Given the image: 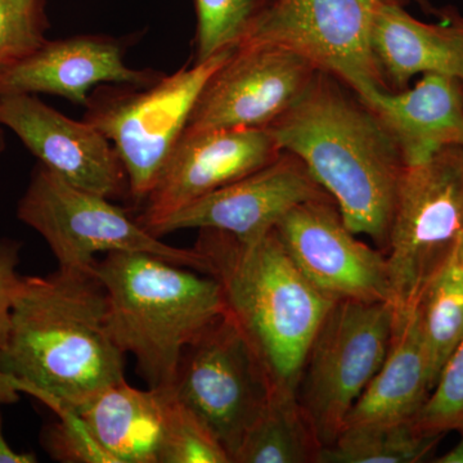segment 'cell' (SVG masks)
I'll return each instance as SVG.
<instances>
[{
  "label": "cell",
  "instance_id": "6da1fadb",
  "mask_svg": "<svg viewBox=\"0 0 463 463\" xmlns=\"http://www.w3.org/2000/svg\"><path fill=\"white\" fill-rule=\"evenodd\" d=\"M108 300L91 269L24 277L0 349V404L18 392L54 413L125 380V353L108 330Z\"/></svg>",
  "mask_w": 463,
  "mask_h": 463
},
{
  "label": "cell",
  "instance_id": "7a4b0ae2",
  "mask_svg": "<svg viewBox=\"0 0 463 463\" xmlns=\"http://www.w3.org/2000/svg\"><path fill=\"white\" fill-rule=\"evenodd\" d=\"M268 129L330 194L347 228L386 252L407 164L370 106L339 79L317 71L303 96Z\"/></svg>",
  "mask_w": 463,
  "mask_h": 463
},
{
  "label": "cell",
  "instance_id": "3957f363",
  "mask_svg": "<svg viewBox=\"0 0 463 463\" xmlns=\"http://www.w3.org/2000/svg\"><path fill=\"white\" fill-rule=\"evenodd\" d=\"M194 249L276 389L297 392L310 344L336 301L307 281L276 231L242 241L200 230Z\"/></svg>",
  "mask_w": 463,
  "mask_h": 463
},
{
  "label": "cell",
  "instance_id": "277c9868",
  "mask_svg": "<svg viewBox=\"0 0 463 463\" xmlns=\"http://www.w3.org/2000/svg\"><path fill=\"white\" fill-rule=\"evenodd\" d=\"M93 272L105 288L111 339L136 356L148 388H172L185 347L227 313L219 282L145 252H109Z\"/></svg>",
  "mask_w": 463,
  "mask_h": 463
},
{
  "label": "cell",
  "instance_id": "5b68a950",
  "mask_svg": "<svg viewBox=\"0 0 463 463\" xmlns=\"http://www.w3.org/2000/svg\"><path fill=\"white\" fill-rule=\"evenodd\" d=\"M462 236L463 146H455L402 176L385 252L395 319L416 312Z\"/></svg>",
  "mask_w": 463,
  "mask_h": 463
},
{
  "label": "cell",
  "instance_id": "8992f818",
  "mask_svg": "<svg viewBox=\"0 0 463 463\" xmlns=\"http://www.w3.org/2000/svg\"><path fill=\"white\" fill-rule=\"evenodd\" d=\"M237 47L183 66L147 87L102 84L91 91L84 121L114 145L129 179L130 197L143 203L181 138L201 90Z\"/></svg>",
  "mask_w": 463,
  "mask_h": 463
},
{
  "label": "cell",
  "instance_id": "52a82bcc",
  "mask_svg": "<svg viewBox=\"0 0 463 463\" xmlns=\"http://www.w3.org/2000/svg\"><path fill=\"white\" fill-rule=\"evenodd\" d=\"M394 307L385 301L339 300L310 344L297 398L322 447L336 440L347 416L388 355Z\"/></svg>",
  "mask_w": 463,
  "mask_h": 463
},
{
  "label": "cell",
  "instance_id": "ba28073f",
  "mask_svg": "<svg viewBox=\"0 0 463 463\" xmlns=\"http://www.w3.org/2000/svg\"><path fill=\"white\" fill-rule=\"evenodd\" d=\"M17 216L45 240L58 268L91 269L99 252L125 251L156 255L206 274L196 249L161 242L111 200L70 184L41 163L18 201Z\"/></svg>",
  "mask_w": 463,
  "mask_h": 463
},
{
  "label": "cell",
  "instance_id": "9c48e42d",
  "mask_svg": "<svg viewBox=\"0 0 463 463\" xmlns=\"http://www.w3.org/2000/svg\"><path fill=\"white\" fill-rule=\"evenodd\" d=\"M172 388L221 441L231 461L277 390L228 312L185 347Z\"/></svg>",
  "mask_w": 463,
  "mask_h": 463
},
{
  "label": "cell",
  "instance_id": "30bf717a",
  "mask_svg": "<svg viewBox=\"0 0 463 463\" xmlns=\"http://www.w3.org/2000/svg\"><path fill=\"white\" fill-rule=\"evenodd\" d=\"M383 3L274 0L245 42L288 48L364 99L374 90H389L373 50L374 17Z\"/></svg>",
  "mask_w": 463,
  "mask_h": 463
},
{
  "label": "cell",
  "instance_id": "8fae6325",
  "mask_svg": "<svg viewBox=\"0 0 463 463\" xmlns=\"http://www.w3.org/2000/svg\"><path fill=\"white\" fill-rule=\"evenodd\" d=\"M316 72L281 45L242 43L201 90L185 129L268 128L303 96Z\"/></svg>",
  "mask_w": 463,
  "mask_h": 463
},
{
  "label": "cell",
  "instance_id": "7c38bea8",
  "mask_svg": "<svg viewBox=\"0 0 463 463\" xmlns=\"http://www.w3.org/2000/svg\"><path fill=\"white\" fill-rule=\"evenodd\" d=\"M274 231L300 272L326 297L392 304L385 252L356 239L334 200L294 207Z\"/></svg>",
  "mask_w": 463,
  "mask_h": 463
},
{
  "label": "cell",
  "instance_id": "4fadbf2b",
  "mask_svg": "<svg viewBox=\"0 0 463 463\" xmlns=\"http://www.w3.org/2000/svg\"><path fill=\"white\" fill-rule=\"evenodd\" d=\"M282 152L268 128L184 129L143 201L137 222L151 233L182 207L257 172Z\"/></svg>",
  "mask_w": 463,
  "mask_h": 463
},
{
  "label": "cell",
  "instance_id": "5bb4252c",
  "mask_svg": "<svg viewBox=\"0 0 463 463\" xmlns=\"http://www.w3.org/2000/svg\"><path fill=\"white\" fill-rule=\"evenodd\" d=\"M331 199L291 152L257 172L232 182L178 212L151 230L160 239L181 230H215L242 241L261 239L283 216L307 201ZM332 200V199H331Z\"/></svg>",
  "mask_w": 463,
  "mask_h": 463
},
{
  "label": "cell",
  "instance_id": "9a60e30c",
  "mask_svg": "<svg viewBox=\"0 0 463 463\" xmlns=\"http://www.w3.org/2000/svg\"><path fill=\"white\" fill-rule=\"evenodd\" d=\"M0 127L61 178L80 190L115 200L130 196L123 161L93 125L52 109L35 94L0 97Z\"/></svg>",
  "mask_w": 463,
  "mask_h": 463
},
{
  "label": "cell",
  "instance_id": "2e32d148",
  "mask_svg": "<svg viewBox=\"0 0 463 463\" xmlns=\"http://www.w3.org/2000/svg\"><path fill=\"white\" fill-rule=\"evenodd\" d=\"M124 58L123 43L109 36L47 39L26 57L0 69V97L45 93L85 108L90 90L99 85L142 88L163 76L132 69Z\"/></svg>",
  "mask_w": 463,
  "mask_h": 463
},
{
  "label": "cell",
  "instance_id": "e0dca14e",
  "mask_svg": "<svg viewBox=\"0 0 463 463\" xmlns=\"http://www.w3.org/2000/svg\"><path fill=\"white\" fill-rule=\"evenodd\" d=\"M438 18V23H423L402 5H380L373 50L390 91L404 90L417 75H448L463 81V16L455 8H444Z\"/></svg>",
  "mask_w": 463,
  "mask_h": 463
},
{
  "label": "cell",
  "instance_id": "ac0fdd59",
  "mask_svg": "<svg viewBox=\"0 0 463 463\" xmlns=\"http://www.w3.org/2000/svg\"><path fill=\"white\" fill-rule=\"evenodd\" d=\"M362 99V97H361ZM392 137L407 166L463 146V81L426 74L412 88L374 90L362 99Z\"/></svg>",
  "mask_w": 463,
  "mask_h": 463
},
{
  "label": "cell",
  "instance_id": "d6986e66",
  "mask_svg": "<svg viewBox=\"0 0 463 463\" xmlns=\"http://www.w3.org/2000/svg\"><path fill=\"white\" fill-rule=\"evenodd\" d=\"M172 394V388L141 390L123 380L63 410L83 421L112 462L158 463Z\"/></svg>",
  "mask_w": 463,
  "mask_h": 463
},
{
  "label": "cell",
  "instance_id": "ffe728a7",
  "mask_svg": "<svg viewBox=\"0 0 463 463\" xmlns=\"http://www.w3.org/2000/svg\"><path fill=\"white\" fill-rule=\"evenodd\" d=\"M430 392L428 361L414 312L394 319L385 362L350 411L344 429L413 422Z\"/></svg>",
  "mask_w": 463,
  "mask_h": 463
},
{
  "label": "cell",
  "instance_id": "44dd1931",
  "mask_svg": "<svg viewBox=\"0 0 463 463\" xmlns=\"http://www.w3.org/2000/svg\"><path fill=\"white\" fill-rule=\"evenodd\" d=\"M322 448L297 392L277 389L232 463H318Z\"/></svg>",
  "mask_w": 463,
  "mask_h": 463
},
{
  "label": "cell",
  "instance_id": "7402d4cb",
  "mask_svg": "<svg viewBox=\"0 0 463 463\" xmlns=\"http://www.w3.org/2000/svg\"><path fill=\"white\" fill-rule=\"evenodd\" d=\"M444 435L426 434L413 422L381 428L344 429L322 448L318 463H416L428 458Z\"/></svg>",
  "mask_w": 463,
  "mask_h": 463
},
{
  "label": "cell",
  "instance_id": "603a6c76",
  "mask_svg": "<svg viewBox=\"0 0 463 463\" xmlns=\"http://www.w3.org/2000/svg\"><path fill=\"white\" fill-rule=\"evenodd\" d=\"M416 316L432 389L463 341V279L455 263L426 291Z\"/></svg>",
  "mask_w": 463,
  "mask_h": 463
},
{
  "label": "cell",
  "instance_id": "cb8c5ba5",
  "mask_svg": "<svg viewBox=\"0 0 463 463\" xmlns=\"http://www.w3.org/2000/svg\"><path fill=\"white\" fill-rule=\"evenodd\" d=\"M273 2L194 0L197 16L194 62H203L219 52L245 42Z\"/></svg>",
  "mask_w": 463,
  "mask_h": 463
},
{
  "label": "cell",
  "instance_id": "d4e9b609",
  "mask_svg": "<svg viewBox=\"0 0 463 463\" xmlns=\"http://www.w3.org/2000/svg\"><path fill=\"white\" fill-rule=\"evenodd\" d=\"M173 389V388H172ZM158 463H232L227 450L192 411L172 394Z\"/></svg>",
  "mask_w": 463,
  "mask_h": 463
},
{
  "label": "cell",
  "instance_id": "484cf974",
  "mask_svg": "<svg viewBox=\"0 0 463 463\" xmlns=\"http://www.w3.org/2000/svg\"><path fill=\"white\" fill-rule=\"evenodd\" d=\"M413 425L426 434L458 432L463 437V341L448 359Z\"/></svg>",
  "mask_w": 463,
  "mask_h": 463
},
{
  "label": "cell",
  "instance_id": "4316f807",
  "mask_svg": "<svg viewBox=\"0 0 463 463\" xmlns=\"http://www.w3.org/2000/svg\"><path fill=\"white\" fill-rule=\"evenodd\" d=\"M48 27L45 0H0V69L41 47Z\"/></svg>",
  "mask_w": 463,
  "mask_h": 463
},
{
  "label": "cell",
  "instance_id": "83f0119b",
  "mask_svg": "<svg viewBox=\"0 0 463 463\" xmlns=\"http://www.w3.org/2000/svg\"><path fill=\"white\" fill-rule=\"evenodd\" d=\"M56 414L60 420L45 426L41 435L42 446L51 458L65 463H114L74 412L63 410Z\"/></svg>",
  "mask_w": 463,
  "mask_h": 463
},
{
  "label": "cell",
  "instance_id": "f1b7e54d",
  "mask_svg": "<svg viewBox=\"0 0 463 463\" xmlns=\"http://www.w3.org/2000/svg\"><path fill=\"white\" fill-rule=\"evenodd\" d=\"M21 248L20 241L0 240V349L7 343L12 307L23 283L24 277L17 270Z\"/></svg>",
  "mask_w": 463,
  "mask_h": 463
},
{
  "label": "cell",
  "instance_id": "f546056e",
  "mask_svg": "<svg viewBox=\"0 0 463 463\" xmlns=\"http://www.w3.org/2000/svg\"><path fill=\"white\" fill-rule=\"evenodd\" d=\"M38 458L33 453L16 452L3 434V419L0 413V463H35Z\"/></svg>",
  "mask_w": 463,
  "mask_h": 463
},
{
  "label": "cell",
  "instance_id": "4dcf8cb0",
  "mask_svg": "<svg viewBox=\"0 0 463 463\" xmlns=\"http://www.w3.org/2000/svg\"><path fill=\"white\" fill-rule=\"evenodd\" d=\"M383 2L389 3V5H402V7L416 5L417 7L422 9L426 14H431V16L435 17H438L439 12H440V9L434 7L430 0H383Z\"/></svg>",
  "mask_w": 463,
  "mask_h": 463
},
{
  "label": "cell",
  "instance_id": "1f68e13d",
  "mask_svg": "<svg viewBox=\"0 0 463 463\" xmlns=\"http://www.w3.org/2000/svg\"><path fill=\"white\" fill-rule=\"evenodd\" d=\"M437 463H463V437L459 439L458 443L456 444L452 449L448 450L443 456L438 457L434 459Z\"/></svg>",
  "mask_w": 463,
  "mask_h": 463
},
{
  "label": "cell",
  "instance_id": "d6a6232c",
  "mask_svg": "<svg viewBox=\"0 0 463 463\" xmlns=\"http://www.w3.org/2000/svg\"><path fill=\"white\" fill-rule=\"evenodd\" d=\"M453 263L456 264V267L458 268L459 273H461L463 279V236L461 242H459L458 249H457L455 260Z\"/></svg>",
  "mask_w": 463,
  "mask_h": 463
},
{
  "label": "cell",
  "instance_id": "836d02e7",
  "mask_svg": "<svg viewBox=\"0 0 463 463\" xmlns=\"http://www.w3.org/2000/svg\"><path fill=\"white\" fill-rule=\"evenodd\" d=\"M3 148V133H2V127H0V151H2Z\"/></svg>",
  "mask_w": 463,
  "mask_h": 463
}]
</instances>
